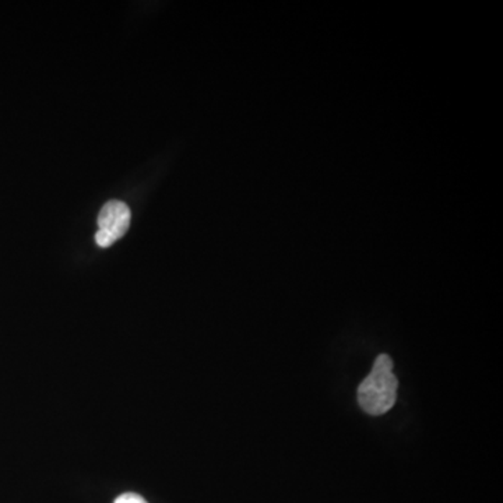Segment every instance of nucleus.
Listing matches in <instances>:
<instances>
[{
  "instance_id": "nucleus-1",
  "label": "nucleus",
  "mask_w": 503,
  "mask_h": 503,
  "mask_svg": "<svg viewBox=\"0 0 503 503\" xmlns=\"http://www.w3.org/2000/svg\"><path fill=\"white\" fill-rule=\"evenodd\" d=\"M396 375L393 374V361L386 354L377 356L371 374L359 384L358 403L364 412L382 415L389 412L397 399Z\"/></svg>"
},
{
  "instance_id": "nucleus-2",
  "label": "nucleus",
  "mask_w": 503,
  "mask_h": 503,
  "mask_svg": "<svg viewBox=\"0 0 503 503\" xmlns=\"http://www.w3.org/2000/svg\"><path fill=\"white\" fill-rule=\"evenodd\" d=\"M129 225L130 210L125 203L111 200L100 212L99 231L107 233L114 242L125 237V233L129 230Z\"/></svg>"
},
{
  "instance_id": "nucleus-3",
  "label": "nucleus",
  "mask_w": 503,
  "mask_h": 503,
  "mask_svg": "<svg viewBox=\"0 0 503 503\" xmlns=\"http://www.w3.org/2000/svg\"><path fill=\"white\" fill-rule=\"evenodd\" d=\"M114 503H147V502H146L145 498H141L140 495L132 494V492H129V494H123L120 495V497H118L117 499H115Z\"/></svg>"
}]
</instances>
